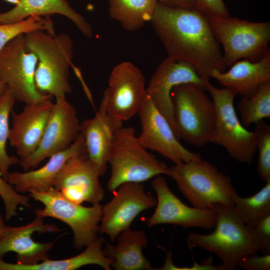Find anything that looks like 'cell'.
<instances>
[{"mask_svg":"<svg viewBox=\"0 0 270 270\" xmlns=\"http://www.w3.org/2000/svg\"><path fill=\"white\" fill-rule=\"evenodd\" d=\"M150 22L168 57L189 64L204 80H210L214 70H226L220 45L208 18L196 8L158 2Z\"/></svg>","mask_w":270,"mask_h":270,"instance_id":"obj_1","label":"cell"},{"mask_svg":"<svg viewBox=\"0 0 270 270\" xmlns=\"http://www.w3.org/2000/svg\"><path fill=\"white\" fill-rule=\"evenodd\" d=\"M28 48L38 58L34 83L38 90L55 98L72 92L69 70L73 44L66 34L39 30L24 34Z\"/></svg>","mask_w":270,"mask_h":270,"instance_id":"obj_2","label":"cell"},{"mask_svg":"<svg viewBox=\"0 0 270 270\" xmlns=\"http://www.w3.org/2000/svg\"><path fill=\"white\" fill-rule=\"evenodd\" d=\"M176 182L192 206L214 208L216 204L234 205L237 194L231 178L202 158L168 167L166 174Z\"/></svg>","mask_w":270,"mask_h":270,"instance_id":"obj_3","label":"cell"},{"mask_svg":"<svg viewBox=\"0 0 270 270\" xmlns=\"http://www.w3.org/2000/svg\"><path fill=\"white\" fill-rule=\"evenodd\" d=\"M217 219L213 232L208 234L190 233V249L198 248L211 252L222 260L224 270H234L244 256L258 252L247 226L238 216L234 205L216 204Z\"/></svg>","mask_w":270,"mask_h":270,"instance_id":"obj_4","label":"cell"},{"mask_svg":"<svg viewBox=\"0 0 270 270\" xmlns=\"http://www.w3.org/2000/svg\"><path fill=\"white\" fill-rule=\"evenodd\" d=\"M110 174L107 188L114 192L126 182H142L166 174L168 166L140 143L132 126H122L116 133L110 152Z\"/></svg>","mask_w":270,"mask_h":270,"instance_id":"obj_5","label":"cell"},{"mask_svg":"<svg viewBox=\"0 0 270 270\" xmlns=\"http://www.w3.org/2000/svg\"><path fill=\"white\" fill-rule=\"evenodd\" d=\"M206 91L186 83L175 86L171 92L176 136L198 147L210 142L214 128V106Z\"/></svg>","mask_w":270,"mask_h":270,"instance_id":"obj_6","label":"cell"},{"mask_svg":"<svg viewBox=\"0 0 270 270\" xmlns=\"http://www.w3.org/2000/svg\"><path fill=\"white\" fill-rule=\"evenodd\" d=\"M207 18L222 46L226 67L242 58L258 62L270 51V22H252L230 16Z\"/></svg>","mask_w":270,"mask_h":270,"instance_id":"obj_7","label":"cell"},{"mask_svg":"<svg viewBox=\"0 0 270 270\" xmlns=\"http://www.w3.org/2000/svg\"><path fill=\"white\" fill-rule=\"evenodd\" d=\"M206 91L210 95L216 113L210 142L222 146L238 162L251 164L256 150V136L254 131L247 130L238 118L234 104L236 94L226 88H216L210 81Z\"/></svg>","mask_w":270,"mask_h":270,"instance_id":"obj_8","label":"cell"},{"mask_svg":"<svg viewBox=\"0 0 270 270\" xmlns=\"http://www.w3.org/2000/svg\"><path fill=\"white\" fill-rule=\"evenodd\" d=\"M29 193L30 197L44 206L34 211L36 215L57 219L70 226L76 249L81 250L98 237L102 214V206L100 204L85 206L75 203L54 187L44 192Z\"/></svg>","mask_w":270,"mask_h":270,"instance_id":"obj_9","label":"cell"},{"mask_svg":"<svg viewBox=\"0 0 270 270\" xmlns=\"http://www.w3.org/2000/svg\"><path fill=\"white\" fill-rule=\"evenodd\" d=\"M38 60L36 56L28 48L23 34L0 50V81L12 91L16 100L32 104L52 98L39 92L35 86Z\"/></svg>","mask_w":270,"mask_h":270,"instance_id":"obj_10","label":"cell"},{"mask_svg":"<svg viewBox=\"0 0 270 270\" xmlns=\"http://www.w3.org/2000/svg\"><path fill=\"white\" fill-rule=\"evenodd\" d=\"M146 88L140 70L131 62H123L112 69L101 102L110 114L123 122L138 114Z\"/></svg>","mask_w":270,"mask_h":270,"instance_id":"obj_11","label":"cell"},{"mask_svg":"<svg viewBox=\"0 0 270 270\" xmlns=\"http://www.w3.org/2000/svg\"><path fill=\"white\" fill-rule=\"evenodd\" d=\"M80 124L75 108L66 96L56 98L38 146L30 155L20 158L18 164L27 171L36 168L46 158L66 150L80 134Z\"/></svg>","mask_w":270,"mask_h":270,"instance_id":"obj_12","label":"cell"},{"mask_svg":"<svg viewBox=\"0 0 270 270\" xmlns=\"http://www.w3.org/2000/svg\"><path fill=\"white\" fill-rule=\"evenodd\" d=\"M141 132L138 136L142 145L179 164L202 158L200 154L186 148L179 141L165 116L146 95L138 114Z\"/></svg>","mask_w":270,"mask_h":270,"instance_id":"obj_13","label":"cell"},{"mask_svg":"<svg viewBox=\"0 0 270 270\" xmlns=\"http://www.w3.org/2000/svg\"><path fill=\"white\" fill-rule=\"evenodd\" d=\"M151 186L157 200L154 212L146 222L148 227L170 224L184 228H214L217 219L214 208L199 209L186 205L172 192L162 175L154 178Z\"/></svg>","mask_w":270,"mask_h":270,"instance_id":"obj_14","label":"cell"},{"mask_svg":"<svg viewBox=\"0 0 270 270\" xmlns=\"http://www.w3.org/2000/svg\"><path fill=\"white\" fill-rule=\"evenodd\" d=\"M112 199L102 206L99 233L106 234L112 242L130 228L142 212L154 207L156 200L146 193L140 182H126L114 192Z\"/></svg>","mask_w":270,"mask_h":270,"instance_id":"obj_15","label":"cell"},{"mask_svg":"<svg viewBox=\"0 0 270 270\" xmlns=\"http://www.w3.org/2000/svg\"><path fill=\"white\" fill-rule=\"evenodd\" d=\"M100 176L97 168L87 154H82L67 160L57 175L54 188L75 203L98 204L104 197Z\"/></svg>","mask_w":270,"mask_h":270,"instance_id":"obj_16","label":"cell"},{"mask_svg":"<svg viewBox=\"0 0 270 270\" xmlns=\"http://www.w3.org/2000/svg\"><path fill=\"white\" fill-rule=\"evenodd\" d=\"M208 82L201 78L189 64L168 56L152 74L146 92L154 104L168 120L176 135L171 97L172 90L180 84L192 83L206 90Z\"/></svg>","mask_w":270,"mask_h":270,"instance_id":"obj_17","label":"cell"},{"mask_svg":"<svg viewBox=\"0 0 270 270\" xmlns=\"http://www.w3.org/2000/svg\"><path fill=\"white\" fill-rule=\"evenodd\" d=\"M56 225L44 224V218L36 215L29 224L20 226H6L0 238V258L9 252L16 254V262L22 265H32L49 258L48 252L54 241L42 243L34 241V232H58Z\"/></svg>","mask_w":270,"mask_h":270,"instance_id":"obj_18","label":"cell"},{"mask_svg":"<svg viewBox=\"0 0 270 270\" xmlns=\"http://www.w3.org/2000/svg\"><path fill=\"white\" fill-rule=\"evenodd\" d=\"M54 104L50 98L38 103L26 104L20 113L12 111V126L8 140L20 158L28 156L37 148Z\"/></svg>","mask_w":270,"mask_h":270,"instance_id":"obj_19","label":"cell"},{"mask_svg":"<svg viewBox=\"0 0 270 270\" xmlns=\"http://www.w3.org/2000/svg\"><path fill=\"white\" fill-rule=\"evenodd\" d=\"M122 122L110 114L100 102L95 116L80 124V133L86 144V154L97 168L100 176L106 171L112 145Z\"/></svg>","mask_w":270,"mask_h":270,"instance_id":"obj_20","label":"cell"},{"mask_svg":"<svg viewBox=\"0 0 270 270\" xmlns=\"http://www.w3.org/2000/svg\"><path fill=\"white\" fill-rule=\"evenodd\" d=\"M86 153L84 139L80 133L66 150L50 157L42 167L24 172H9L6 181L18 193L41 192L54 187L55 179L64 165L70 158Z\"/></svg>","mask_w":270,"mask_h":270,"instance_id":"obj_21","label":"cell"},{"mask_svg":"<svg viewBox=\"0 0 270 270\" xmlns=\"http://www.w3.org/2000/svg\"><path fill=\"white\" fill-rule=\"evenodd\" d=\"M230 68L227 72L214 70L211 78L236 95L250 97L262 84L270 82V51L258 62L239 60Z\"/></svg>","mask_w":270,"mask_h":270,"instance_id":"obj_22","label":"cell"},{"mask_svg":"<svg viewBox=\"0 0 270 270\" xmlns=\"http://www.w3.org/2000/svg\"><path fill=\"white\" fill-rule=\"evenodd\" d=\"M60 14L70 19L85 36L90 38L92 29L86 19L66 0H20L12 9L0 13V24L13 23L32 16H46Z\"/></svg>","mask_w":270,"mask_h":270,"instance_id":"obj_23","label":"cell"},{"mask_svg":"<svg viewBox=\"0 0 270 270\" xmlns=\"http://www.w3.org/2000/svg\"><path fill=\"white\" fill-rule=\"evenodd\" d=\"M117 244L106 242L103 251L116 270H152L150 262L144 256L142 249L148 245L147 236L143 230L130 228L117 236Z\"/></svg>","mask_w":270,"mask_h":270,"instance_id":"obj_24","label":"cell"},{"mask_svg":"<svg viewBox=\"0 0 270 270\" xmlns=\"http://www.w3.org/2000/svg\"><path fill=\"white\" fill-rule=\"evenodd\" d=\"M104 242L103 238L98 237L76 256L61 260L48 258L32 265L9 263L0 258V270H74L90 264L110 270L112 261L105 255L102 248Z\"/></svg>","mask_w":270,"mask_h":270,"instance_id":"obj_25","label":"cell"},{"mask_svg":"<svg viewBox=\"0 0 270 270\" xmlns=\"http://www.w3.org/2000/svg\"><path fill=\"white\" fill-rule=\"evenodd\" d=\"M158 0H108L111 18L129 32L142 28L152 20Z\"/></svg>","mask_w":270,"mask_h":270,"instance_id":"obj_26","label":"cell"},{"mask_svg":"<svg viewBox=\"0 0 270 270\" xmlns=\"http://www.w3.org/2000/svg\"><path fill=\"white\" fill-rule=\"evenodd\" d=\"M233 202L238 216L247 226L256 224L270 215V180L250 196L241 197L236 194Z\"/></svg>","mask_w":270,"mask_h":270,"instance_id":"obj_27","label":"cell"},{"mask_svg":"<svg viewBox=\"0 0 270 270\" xmlns=\"http://www.w3.org/2000/svg\"><path fill=\"white\" fill-rule=\"evenodd\" d=\"M246 128L270 117V82L262 84L250 97L242 96L238 105Z\"/></svg>","mask_w":270,"mask_h":270,"instance_id":"obj_28","label":"cell"},{"mask_svg":"<svg viewBox=\"0 0 270 270\" xmlns=\"http://www.w3.org/2000/svg\"><path fill=\"white\" fill-rule=\"evenodd\" d=\"M16 101L14 93L7 87L0 97V175L6 181L9 168L18 164L19 161L17 157L10 156L6 151V143L10 129L8 118Z\"/></svg>","mask_w":270,"mask_h":270,"instance_id":"obj_29","label":"cell"},{"mask_svg":"<svg viewBox=\"0 0 270 270\" xmlns=\"http://www.w3.org/2000/svg\"><path fill=\"white\" fill-rule=\"evenodd\" d=\"M54 23L44 16H32L20 22L0 24V50L11 40L20 34L43 30L55 32Z\"/></svg>","mask_w":270,"mask_h":270,"instance_id":"obj_30","label":"cell"},{"mask_svg":"<svg viewBox=\"0 0 270 270\" xmlns=\"http://www.w3.org/2000/svg\"><path fill=\"white\" fill-rule=\"evenodd\" d=\"M258 161L256 170L265 182L270 180V126L264 120L255 124Z\"/></svg>","mask_w":270,"mask_h":270,"instance_id":"obj_31","label":"cell"},{"mask_svg":"<svg viewBox=\"0 0 270 270\" xmlns=\"http://www.w3.org/2000/svg\"><path fill=\"white\" fill-rule=\"evenodd\" d=\"M0 196L4 202L5 220L9 221L17 214L20 206L31 207L28 196L18 192L8 182L0 175Z\"/></svg>","mask_w":270,"mask_h":270,"instance_id":"obj_32","label":"cell"},{"mask_svg":"<svg viewBox=\"0 0 270 270\" xmlns=\"http://www.w3.org/2000/svg\"><path fill=\"white\" fill-rule=\"evenodd\" d=\"M258 252L262 254H270V215L266 216L256 224L247 226Z\"/></svg>","mask_w":270,"mask_h":270,"instance_id":"obj_33","label":"cell"},{"mask_svg":"<svg viewBox=\"0 0 270 270\" xmlns=\"http://www.w3.org/2000/svg\"><path fill=\"white\" fill-rule=\"evenodd\" d=\"M195 8L207 17L230 16L223 0H196Z\"/></svg>","mask_w":270,"mask_h":270,"instance_id":"obj_34","label":"cell"},{"mask_svg":"<svg viewBox=\"0 0 270 270\" xmlns=\"http://www.w3.org/2000/svg\"><path fill=\"white\" fill-rule=\"evenodd\" d=\"M238 266L245 270H270V254L262 256L258 255L257 252L249 254L240 260Z\"/></svg>","mask_w":270,"mask_h":270,"instance_id":"obj_35","label":"cell"},{"mask_svg":"<svg viewBox=\"0 0 270 270\" xmlns=\"http://www.w3.org/2000/svg\"><path fill=\"white\" fill-rule=\"evenodd\" d=\"M158 2L171 7L195 8L196 0H158Z\"/></svg>","mask_w":270,"mask_h":270,"instance_id":"obj_36","label":"cell"},{"mask_svg":"<svg viewBox=\"0 0 270 270\" xmlns=\"http://www.w3.org/2000/svg\"><path fill=\"white\" fill-rule=\"evenodd\" d=\"M6 226V225L5 224L2 215L0 214V237L1 236Z\"/></svg>","mask_w":270,"mask_h":270,"instance_id":"obj_37","label":"cell"},{"mask_svg":"<svg viewBox=\"0 0 270 270\" xmlns=\"http://www.w3.org/2000/svg\"><path fill=\"white\" fill-rule=\"evenodd\" d=\"M6 86L3 82L0 81V97L2 96L4 92H5L6 89Z\"/></svg>","mask_w":270,"mask_h":270,"instance_id":"obj_38","label":"cell"},{"mask_svg":"<svg viewBox=\"0 0 270 270\" xmlns=\"http://www.w3.org/2000/svg\"><path fill=\"white\" fill-rule=\"evenodd\" d=\"M6 0V2H10V3H12L16 5L18 3L20 0Z\"/></svg>","mask_w":270,"mask_h":270,"instance_id":"obj_39","label":"cell"}]
</instances>
